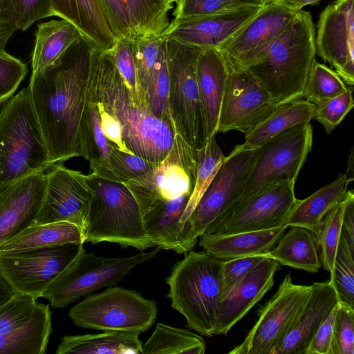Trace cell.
<instances>
[{
	"label": "cell",
	"mask_w": 354,
	"mask_h": 354,
	"mask_svg": "<svg viewBox=\"0 0 354 354\" xmlns=\"http://www.w3.org/2000/svg\"><path fill=\"white\" fill-rule=\"evenodd\" d=\"M93 48L81 37L55 62L31 74V101L52 163L81 157L80 124Z\"/></svg>",
	"instance_id": "cell-1"
},
{
	"label": "cell",
	"mask_w": 354,
	"mask_h": 354,
	"mask_svg": "<svg viewBox=\"0 0 354 354\" xmlns=\"http://www.w3.org/2000/svg\"><path fill=\"white\" fill-rule=\"evenodd\" d=\"M88 90L98 109L119 124L123 142L131 153L156 163L165 158L176 135L172 121L161 120L149 106L133 102L108 51L93 49Z\"/></svg>",
	"instance_id": "cell-2"
},
{
	"label": "cell",
	"mask_w": 354,
	"mask_h": 354,
	"mask_svg": "<svg viewBox=\"0 0 354 354\" xmlns=\"http://www.w3.org/2000/svg\"><path fill=\"white\" fill-rule=\"evenodd\" d=\"M315 55L312 16L301 10L267 50L243 70L257 80L278 106L302 98Z\"/></svg>",
	"instance_id": "cell-3"
},
{
	"label": "cell",
	"mask_w": 354,
	"mask_h": 354,
	"mask_svg": "<svg viewBox=\"0 0 354 354\" xmlns=\"http://www.w3.org/2000/svg\"><path fill=\"white\" fill-rule=\"evenodd\" d=\"M223 264L205 251L191 250L166 279L172 308L189 328L209 337L214 335L223 299Z\"/></svg>",
	"instance_id": "cell-4"
},
{
	"label": "cell",
	"mask_w": 354,
	"mask_h": 354,
	"mask_svg": "<svg viewBox=\"0 0 354 354\" xmlns=\"http://www.w3.org/2000/svg\"><path fill=\"white\" fill-rule=\"evenodd\" d=\"M52 164L28 86L0 112V192Z\"/></svg>",
	"instance_id": "cell-5"
},
{
	"label": "cell",
	"mask_w": 354,
	"mask_h": 354,
	"mask_svg": "<svg viewBox=\"0 0 354 354\" xmlns=\"http://www.w3.org/2000/svg\"><path fill=\"white\" fill-rule=\"evenodd\" d=\"M87 180L93 195L83 228L84 243L108 241L138 250L154 247L144 227L138 204L127 186L91 173Z\"/></svg>",
	"instance_id": "cell-6"
},
{
	"label": "cell",
	"mask_w": 354,
	"mask_h": 354,
	"mask_svg": "<svg viewBox=\"0 0 354 354\" xmlns=\"http://www.w3.org/2000/svg\"><path fill=\"white\" fill-rule=\"evenodd\" d=\"M313 145L310 122L286 130L259 148L257 156L235 198L204 234L267 187L295 182Z\"/></svg>",
	"instance_id": "cell-7"
},
{
	"label": "cell",
	"mask_w": 354,
	"mask_h": 354,
	"mask_svg": "<svg viewBox=\"0 0 354 354\" xmlns=\"http://www.w3.org/2000/svg\"><path fill=\"white\" fill-rule=\"evenodd\" d=\"M166 48L170 117L176 133L199 150L207 140L196 79L197 59L202 48L167 37Z\"/></svg>",
	"instance_id": "cell-8"
},
{
	"label": "cell",
	"mask_w": 354,
	"mask_h": 354,
	"mask_svg": "<svg viewBox=\"0 0 354 354\" xmlns=\"http://www.w3.org/2000/svg\"><path fill=\"white\" fill-rule=\"evenodd\" d=\"M161 249L128 257H105L82 249L42 294L52 307L64 308L81 297L121 281L139 264L154 258Z\"/></svg>",
	"instance_id": "cell-9"
},
{
	"label": "cell",
	"mask_w": 354,
	"mask_h": 354,
	"mask_svg": "<svg viewBox=\"0 0 354 354\" xmlns=\"http://www.w3.org/2000/svg\"><path fill=\"white\" fill-rule=\"evenodd\" d=\"M157 313L153 300L133 290L111 286L102 292L87 295L71 308L68 315L81 328L140 335L154 324Z\"/></svg>",
	"instance_id": "cell-10"
},
{
	"label": "cell",
	"mask_w": 354,
	"mask_h": 354,
	"mask_svg": "<svg viewBox=\"0 0 354 354\" xmlns=\"http://www.w3.org/2000/svg\"><path fill=\"white\" fill-rule=\"evenodd\" d=\"M198 150L176 134L168 155L149 173L124 183L136 200L141 215L160 203L193 192Z\"/></svg>",
	"instance_id": "cell-11"
},
{
	"label": "cell",
	"mask_w": 354,
	"mask_h": 354,
	"mask_svg": "<svg viewBox=\"0 0 354 354\" xmlns=\"http://www.w3.org/2000/svg\"><path fill=\"white\" fill-rule=\"evenodd\" d=\"M310 286L295 284L286 274L277 292L258 311L257 322L229 354H271L306 302Z\"/></svg>",
	"instance_id": "cell-12"
},
{
	"label": "cell",
	"mask_w": 354,
	"mask_h": 354,
	"mask_svg": "<svg viewBox=\"0 0 354 354\" xmlns=\"http://www.w3.org/2000/svg\"><path fill=\"white\" fill-rule=\"evenodd\" d=\"M83 248L71 243L0 254V270L15 292L38 299Z\"/></svg>",
	"instance_id": "cell-13"
},
{
	"label": "cell",
	"mask_w": 354,
	"mask_h": 354,
	"mask_svg": "<svg viewBox=\"0 0 354 354\" xmlns=\"http://www.w3.org/2000/svg\"><path fill=\"white\" fill-rule=\"evenodd\" d=\"M46 187L34 225L66 221L83 230L93 189L87 175L53 163L45 171Z\"/></svg>",
	"instance_id": "cell-14"
},
{
	"label": "cell",
	"mask_w": 354,
	"mask_h": 354,
	"mask_svg": "<svg viewBox=\"0 0 354 354\" xmlns=\"http://www.w3.org/2000/svg\"><path fill=\"white\" fill-rule=\"evenodd\" d=\"M299 10L274 0L217 49L232 69H244L286 30Z\"/></svg>",
	"instance_id": "cell-15"
},
{
	"label": "cell",
	"mask_w": 354,
	"mask_h": 354,
	"mask_svg": "<svg viewBox=\"0 0 354 354\" xmlns=\"http://www.w3.org/2000/svg\"><path fill=\"white\" fill-rule=\"evenodd\" d=\"M316 54L348 86L354 84V0H335L319 15Z\"/></svg>",
	"instance_id": "cell-16"
},
{
	"label": "cell",
	"mask_w": 354,
	"mask_h": 354,
	"mask_svg": "<svg viewBox=\"0 0 354 354\" xmlns=\"http://www.w3.org/2000/svg\"><path fill=\"white\" fill-rule=\"evenodd\" d=\"M293 181L270 185L212 228L208 233L232 234L286 225L298 199Z\"/></svg>",
	"instance_id": "cell-17"
},
{
	"label": "cell",
	"mask_w": 354,
	"mask_h": 354,
	"mask_svg": "<svg viewBox=\"0 0 354 354\" xmlns=\"http://www.w3.org/2000/svg\"><path fill=\"white\" fill-rule=\"evenodd\" d=\"M277 107L268 93L248 72L230 68L218 133L238 131L245 135Z\"/></svg>",
	"instance_id": "cell-18"
},
{
	"label": "cell",
	"mask_w": 354,
	"mask_h": 354,
	"mask_svg": "<svg viewBox=\"0 0 354 354\" xmlns=\"http://www.w3.org/2000/svg\"><path fill=\"white\" fill-rule=\"evenodd\" d=\"M257 156V149L225 156L188 219L191 239L195 244L235 198Z\"/></svg>",
	"instance_id": "cell-19"
},
{
	"label": "cell",
	"mask_w": 354,
	"mask_h": 354,
	"mask_svg": "<svg viewBox=\"0 0 354 354\" xmlns=\"http://www.w3.org/2000/svg\"><path fill=\"white\" fill-rule=\"evenodd\" d=\"M263 6H245L171 21L162 35L201 48H218L250 21Z\"/></svg>",
	"instance_id": "cell-20"
},
{
	"label": "cell",
	"mask_w": 354,
	"mask_h": 354,
	"mask_svg": "<svg viewBox=\"0 0 354 354\" xmlns=\"http://www.w3.org/2000/svg\"><path fill=\"white\" fill-rule=\"evenodd\" d=\"M45 171L21 178L0 192V244L35 224L46 192Z\"/></svg>",
	"instance_id": "cell-21"
},
{
	"label": "cell",
	"mask_w": 354,
	"mask_h": 354,
	"mask_svg": "<svg viewBox=\"0 0 354 354\" xmlns=\"http://www.w3.org/2000/svg\"><path fill=\"white\" fill-rule=\"evenodd\" d=\"M279 263L266 256L222 300L214 335H226L272 288Z\"/></svg>",
	"instance_id": "cell-22"
},
{
	"label": "cell",
	"mask_w": 354,
	"mask_h": 354,
	"mask_svg": "<svg viewBox=\"0 0 354 354\" xmlns=\"http://www.w3.org/2000/svg\"><path fill=\"white\" fill-rule=\"evenodd\" d=\"M338 302L337 292L329 281L313 283L306 302L271 354H305L318 328Z\"/></svg>",
	"instance_id": "cell-23"
},
{
	"label": "cell",
	"mask_w": 354,
	"mask_h": 354,
	"mask_svg": "<svg viewBox=\"0 0 354 354\" xmlns=\"http://www.w3.org/2000/svg\"><path fill=\"white\" fill-rule=\"evenodd\" d=\"M229 75V65L218 49L202 48L197 59L196 79L207 139L218 133Z\"/></svg>",
	"instance_id": "cell-24"
},
{
	"label": "cell",
	"mask_w": 354,
	"mask_h": 354,
	"mask_svg": "<svg viewBox=\"0 0 354 354\" xmlns=\"http://www.w3.org/2000/svg\"><path fill=\"white\" fill-rule=\"evenodd\" d=\"M191 194L160 203L142 215L145 230L154 247L185 254L192 250V243L183 216Z\"/></svg>",
	"instance_id": "cell-25"
},
{
	"label": "cell",
	"mask_w": 354,
	"mask_h": 354,
	"mask_svg": "<svg viewBox=\"0 0 354 354\" xmlns=\"http://www.w3.org/2000/svg\"><path fill=\"white\" fill-rule=\"evenodd\" d=\"M53 16L71 23L95 49L109 51L116 42L100 0H51Z\"/></svg>",
	"instance_id": "cell-26"
},
{
	"label": "cell",
	"mask_w": 354,
	"mask_h": 354,
	"mask_svg": "<svg viewBox=\"0 0 354 354\" xmlns=\"http://www.w3.org/2000/svg\"><path fill=\"white\" fill-rule=\"evenodd\" d=\"M288 227L232 234H203L199 245L211 256L226 261L255 255H266L277 244Z\"/></svg>",
	"instance_id": "cell-27"
},
{
	"label": "cell",
	"mask_w": 354,
	"mask_h": 354,
	"mask_svg": "<svg viewBox=\"0 0 354 354\" xmlns=\"http://www.w3.org/2000/svg\"><path fill=\"white\" fill-rule=\"evenodd\" d=\"M81 157L88 160L91 174L106 180L119 182L110 162V145L102 127L97 102L88 90L80 124Z\"/></svg>",
	"instance_id": "cell-28"
},
{
	"label": "cell",
	"mask_w": 354,
	"mask_h": 354,
	"mask_svg": "<svg viewBox=\"0 0 354 354\" xmlns=\"http://www.w3.org/2000/svg\"><path fill=\"white\" fill-rule=\"evenodd\" d=\"M315 105L304 98L278 106L268 117L245 135L230 155L254 150L279 133L295 126L310 122Z\"/></svg>",
	"instance_id": "cell-29"
},
{
	"label": "cell",
	"mask_w": 354,
	"mask_h": 354,
	"mask_svg": "<svg viewBox=\"0 0 354 354\" xmlns=\"http://www.w3.org/2000/svg\"><path fill=\"white\" fill-rule=\"evenodd\" d=\"M354 180L346 173L321 187L304 199H298L286 225L299 226L313 232L317 236L326 214L346 195L348 185Z\"/></svg>",
	"instance_id": "cell-30"
},
{
	"label": "cell",
	"mask_w": 354,
	"mask_h": 354,
	"mask_svg": "<svg viewBox=\"0 0 354 354\" xmlns=\"http://www.w3.org/2000/svg\"><path fill=\"white\" fill-rule=\"evenodd\" d=\"M266 256L279 264L315 273L322 268L315 234L299 226H290Z\"/></svg>",
	"instance_id": "cell-31"
},
{
	"label": "cell",
	"mask_w": 354,
	"mask_h": 354,
	"mask_svg": "<svg viewBox=\"0 0 354 354\" xmlns=\"http://www.w3.org/2000/svg\"><path fill=\"white\" fill-rule=\"evenodd\" d=\"M139 334L106 330L98 334L66 335L56 354H142Z\"/></svg>",
	"instance_id": "cell-32"
},
{
	"label": "cell",
	"mask_w": 354,
	"mask_h": 354,
	"mask_svg": "<svg viewBox=\"0 0 354 354\" xmlns=\"http://www.w3.org/2000/svg\"><path fill=\"white\" fill-rule=\"evenodd\" d=\"M84 244L83 230L66 221L33 225L0 244V254L66 243Z\"/></svg>",
	"instance_id": "cell-33"
},
{
	"label": "cell",
	"mask_w": 354,
	"mask_h": 354,
	"mask_svg": "<svg viewBox=\"0 0 354 354\" xmlns=\"http://www.w3.org/2000/svg\"><path fill=\"white\" fill-rule=\"evenodd\" d=\"M81 37L71 23L62 19L39 24L31 55V74L39 73L52 64Z\"/></svg>",
	"instance_id": "cell-34"
},
{
	"label": "cell",
	"mask_w": 354,
	"mask_h": 354,
	"mask_svg": "<svg viewBox=\"0 0 354 354\" xmlns=\"http://www.w3.org/2000/svg\"><path fill=\"white\" fill-rule=\"evenodd\" d=\"M51 313L48 304L40 303L28 323L0 335V354H45L52 332Z\"/></svg>",
	"instance_id": "cell-35"
},
{
	"label": "cell",
	"mask_w": 354,
	"mask_h": 354,
	"mask_svg": "<svg viewBox=\"0 0 354 354\" xmlns=\"http://www.w3.org/2000/svg\"><path fill=\"white\" fill-rule=\"evenodd\" d=\"M205 348L198 334L159 322L142 344V354H203Z\"/></svg>",
	"instance_id": "cell-36"
},
{
	"label": "cell",
	"mask_w": 354,
	"mask_h": 354,
	"mask_svg": "<svg viewBox=\"0 0 354 354\" xmlns=\"http://www.w3.org/2000/svg\"><path fill=\"white\" fill-rule=\"evenodd\" d=\"M135 36L162 35L169 26L173 6L165 0H124Z\"/></svg>",
	"instance_id": "cell-37"
},
{
	"label": "cell",
	"mask_w": 354,
	"mask_h": 354,
	"mask_svg": "<svg viewBox=\"0 0 354 354\" xmlns=\"http://www.w3.org/2000/svg\"><path fill=\"white\" fill-rule=\"evenodd\" d=\"M225 158L215 136L208 138L205 146L198 150L194 187L183 216V222L187 227L189 232L188 219L216 176Z\"/></svg>",
	"instance_id": "cell-38"
},
{
	"label": "cell",
	"mask_w": 354,
	"mask_h": 354,
	"mask_svg": "<svg viewBox=\"0 0 354 354\" xmlns=\"http://www.w3.org/2000/svg\"><path fill=\"white\" fill-rule=\"evenodd\" d=\"M166 41L167 37L165 36L147 85L146 99L155 117L161 120H171L169 110V77Z\"/></svg>",
	"instance_id": "cell-39"
},
{
	"label": "cell",
	"mask_w": 354,
	"mask_h": 354,
	"mask_svg": "<svg viewBox=\"0 0 354 354\" xmlns=\"http://www.w3.org/2000/svg\"><path fill=\"white\" fill-rule=\"evenodd\" d=\"M349 87L333 69L315 61L309 73L302 98L318 105L343 93Z\"/></svg>",
	"instance_id": "cell-40"
},
{
	"label": "cell",
	"mask_w": 354,
	"mask_h": 354,
	"mask_svg": "<svg viewBox=\"0 0 354 354\" xmlns=\"http://www.w3.org/2000/svg\"><path fill=\"white\" fill-rule=\"evenodd\" d=\"M354 247L351 246L344 234L341 236L335 254L330 277L339 301L354 307Z\"/></svg>",
	"instance_id": "cell-41"
},
{
	"label": "cell",
	"mask_w": 354,
	"mask_h": 354,
	"mask_svg": "<svg viewBox=\"0 0 354 354\" xmlns=\"http://www.w3.org/2000/svg\"><path fill=\"white\" fill-rule=\"evenodd\" d=\"M348 194V190L346 196L326 214L319 232L316 236L319 247L322 267L329 272L333 267L341 236L342 217Z\"/></svg>",
	"instance_id": "cell-42"
},
{
	"label": "cell",
	"mask_w": 354,
	"mask_h": 354,
	"mask_svg": "<svg viewBox=\"0 0 354 354\" xmlns=\"http://www.w3.org/2000/svg\"><path fill=\"white\" fill-rule=\"evenodd\" d=\"M164 38L162 35L151 37L135 36L133 38L138 95L140 102L146 105H148L146 99L147 85Z\"/></svg>",
	"instance_id": "cell-43"
},
{
	"label": "cell",
	"mask_w": 354,
	"mask_h": 354,
	"mask_svg": "<svg viewBox=\"0 0 354 354\" xmlns=\"http://www.w3.org/2000/svg\"><path fill=\"white\" fill-rule=\"evenodd\" d=\"M34 297L15 292L0 306V335L17 330L36 314L40 303Z\"/></svg>",
	"instance_id": "cell-44"
},
{
	"label": "cell",
	"mask_w": 354,
	"mask_h": 354,
	"mask_svg": "<svg viewBox=\"0 0 354 354\" xmlns=\"http://www.w3.org/2000/svg\"><path fill=\"white\" fill-rule=\"evenodd\" d=\"M133 37L117 39L114 46L108 52L129 88L133 102L141 106H149L140 102L138 95Z\"/></svg>",
	"instance_id": "cell-45"
},
{
	"label": "cell",
	"mask_w": 354,
	"mask_h": 354,
	"mask_svg": "<svg viewBox=\"0 0 354 354\" xmlns=\"http://www.w3.org/2000/svg\"><path fill=\"white\" fill-rule=\"evenodd\" d=\"M354 106L353 89L349 87L343 93L315 105L312 120H317L327 133H331Z\"/></svg>",
	"instance_id": "cell-46"
},
{
	"label": "cell",
	"mask_w": 354,
	"mask_h": 354,
	"mask_svg": "<svg viewBox=\"0 0 354 354\" xmlns=\"http://www.w3.org/2000/svg\"><path fill=\"white\" fill-rule=\"evenodd\" d=\"M330 354H354V307L344 302L337 306Z\"/></svg>",
	"instance_id": "cell-47"
},
{
	"label": "cell",
	"mask_w": 354,
	"mask_h": 354,
	"mask_svg": "<svg viewBox=\"0 0 354 354\" xmlns=\"http://www.w3.org/2000/svg\"><path fill=\"white\" fill-rule=\"evenodd\" d=\"M109 162L113 173L122 183L145 175L158 165L114 147L110 148Z\"/></svg>",
	"instance_id": "cell-48"
},
{
	"label": "cell",
	"mask_w": 354,
	"mask_h": 354,
	"mask_svg": "<svg viewBox=\"0 0 354 354\" xmlns=\"http://www.w3.org/2000/svg\"><path fill=\"white\" fill-rule=\"evenodd\" d=\"M27 73L26 65L19 59L0 51V106L12 97Z\"/></svg>",
	"instance_id": "cell-49"
},
{
	"label": "cell",
	"mask_w": 354,
	"mask_h": 354,
	"mask_svg": "<svg viewBox=\"0 0 354 354\" xmlns=\"http://www.w3.org/2000/svg\"><path fill=\"white\" fill-rule=\"evenodd\" d=\"M175 3L176 6L171 21L210 15L241 8L232 0H176Z\"/></svg>",
	"instance_id": "cell-50"
},
{
	"label": "cell",
	"mask_w": 354,
	"mask_h": 354,
	"mask_svg": "<svg viewBox=\"0 0 354 354\" xmlns=\"http://www.w3.org/2000/svg\"><path fill=\"white\" fill-rule=\"evenodd\" d=\"M16 16L18 30L24 31L35 22L53 16L51 0H9Z\"/></svg>",
	"instance_id": "cell-51"
},
{
	"label": "cell",
	"mask_w": 354,
	"mask_h": 354,
	"mask_svg": "<svg viewBox=\"0 0 354 354\" xmlns=\"http://www.w3.org/2000/svg\"><path fill=\"white\" fill-rule=\"evenodd\" d=\"M104 14L116 39L133 37L124 0H100Z\"/></svg>",
	"instance_id": "cell-52"
},
{
	"label": "cell",
	"mask_w": 354,
	"mask_h": 354,
	"mask_svg": "<svg viewBox=\"0 0 354 354\" xmlns=\"http://www.w3.org/2000/svg\"><path fill=\"white\" fill-rule=\"evenodd\" d=\"M265 256H248L223 261V298Z\"/></svg>",
	"instance_id": "cell-53"
},
{
	"label": "cell",
	"mask_w": 354,
	"mask_h": 354,
	"mask_svg": "<svg viewBox=\"0 0 354 354\" xmlns=\"http://www.w3.org/2000/svg\"><path fill=\"white\" fill-rule=\"evenodd\" d=\"M336 310L337 306L321 324L308 346L305 354H330Z\"/></svg>",
	"instance_id": "cell-54"
},
{
	"label": "cell",
	"mask_w": 354,
	"mask_h": 354,
	"mask_svg": "<svg viewBox=\"0 0 354 354\" xmlns=\"http://www.w3.org/2000/svg\"><path fill=\"white\" fill-rule=\"evenodd\" d=\"M18 30L14 9L9 0H0V51L6 50V44Z\"/></svg>",
	"instance_id": "cell-55"
},
{
	"label": "cell",
	"mask_w": 354,
	"mask_h": 354,
	"mask_svg": "<svg viewBox=\"0 0 354 354\" xmlns=\"http://www.w3.org/2000/svg\"><path fill=\"white\" fill-rule=\"evenodd\" d=\"M342 232L351 246L354 247V193L348 190V200L344 211Z\"/></svg>",
	"instance_id": "cell-56"
},
{
	"label": "cell",
	"mask_w": 354,
	"mask_h": 354,
	"mask_svg": "<svg viewBox=\"0 0 354 354\" xmlns=\"http://www.w3.org/2000/svg\"><path fill=\"white\" fill-rule=\"evenodd\" d=\"M15 293L12 287L3 277L0 270V306L10 299Z\"/></svg>",
	"instance_id": "cell-57"
},
{
	"label": "cell",
	"mask_w": 354,
	"mask_h": 354,
	"mask_svg": "<svg viewBox=\"0 0 354 354\" xmlns=\"http://www.w3.org/2000/svg\"><path fill=\"white\" fill-rule=\"evenodd\" d=\"M285 6L295 10H301L306 6H314L319 3L321 0H277Z\"/></svg>",
	"instance_id": "cell-58"
},
{
	"label": "cell",
	"mask_w": 354,
	"mask_h": 354,
	"mask_svg": "<svg viewBox=\"0 0 354 354\" xmlns=\"http://www.w3.org/2000/svg\"><path fill=\"white\" fill-rule=\"evenodd\" d=\"M241 7L245 6H264L274 0H232Z\"/></svg>",
	"instance_id": "cell-59"
},
{
	"label": "cell",
	"mask_w": 354,
	"mask_h": 354,
	"mask_svg": "<svg viewBox=\"0 0 354 354\" xmlns=\"http://www.w3.org/2000/svg\"><path fill=\"white\" fill-rule=\"evenodd\" d=\"M169 3L172 4L174 2H176V0H165Z\"/></svg>",
	"instance_id": "cell-60"
}]
</instances>
